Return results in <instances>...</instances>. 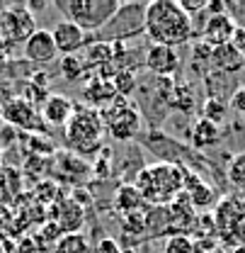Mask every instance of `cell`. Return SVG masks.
<instances>
[{"label": "cell", "instance_id": "1", "mask_svg": "<svg viewBox=\"0 0 245 253\" xmlns=\"http://www.w3.org/2000/svg\"><path fill=\"white\" fill-rule=\"evenodd\" d=\"M146 39L160 46H182L194 39L192 17L177 0H153L146 5Z\"/></svg>", "mask_w": 245, "mask_h": 253}, {"label": "cell", "instance_id": "2", "mask_svg": "<svg viewBox=\"0 0 245 253\" xmlns=\"http://www.w3.org/2000/svg\"><path fill=\"white\" fill-rule=\"evenodd\" d=\"M184 178H187V170L182 166H175V163H155L143 168L139 175H136V183L134 188L139 190V195L146 200V202H168L177 195L184 192Z\"/></svg>", "mask_w": 245, "mask_h": 253}, {"label": "cell", "instance_id": "3", "mask_svg": "<svg viewBox=\"0 0 245 253\" xmlns=\"http://www.w3.org/2000/svg\"><path fill=\"white\" fill-rule=\"evenodd\" d=\"M146 5L148 2H119L117 12L109 17V22L100 32H95L97 42H134L146 37Z\"/></svg>", "mask_w": 245, "mask_h": 253}, {"label": "cell", "instance_id": "4", "mask_svg": "<svg viewBox=\"0 0 245 253\" xmlns=\"http://www.w3.org/2000/svg\"><path fill=\"white\" fill-rule=\"evenodd\" d=\"M105 134V125L100 110L88 105H75L73 117L66 125V144L75 154H92L100 151V139Z\"/></svg>", "mask_w": 245, "mask_h": 253}, {"label": "cell", "instance_id": "5", "mask_svg": "<svg viewBox=\"0 0 245 253\" xmlns=\"http://www.w3.org/2000/svg\"><path fill=\"white\" fill-rule=\"evenodd\" d=\"M119 0H56V10L66 22L78 25L88 34L100 32L117 12Z\"/></svg>", "mask_w": 245, "mask_h": 253}, {"label": "cell", "instance_id": "6", "mask_svg": "<svg viewBox=\"0 0 245 253\" xmlns=\"http://www.w3.org/2000/svg\"><path fill=\"white\" fill-rule=\"evenodd\" d=\"M100 117H102L105 131L112 139H117V141H129V139H136L139 136L141 110H139V105L131 97L117 95L107 107L100 110Z\"/></svg>", "mask_w": 245, "mask_h": 253}, {"label": "cell", "instance_id": "7", "mask_svg": "<svg viewBox=\"0 0 245 253\" xmlns=\"http://www.w3.org/2000/svg\"><path fill=\"white\" fill-rule=\"evenodd\" d=\"M34 32H36L34 15L25 7V2L0 10V37H5L10 42H20V39L27 42Z\"/></svg>", "mask_w": 245, "mask_h": 253}, {"label": "cell", "instance_id": "8", "mask_svg": "<svg viewBox=\"0 0 245 253\" xmlns=\"http://www.w3.org/2000/svg\"><path fill=\"white\" fill-rule=\"evenodd\" d=\"M2 117H5L7 125L27 129V131H46L44 117L39 115V110L32 105L30 100H25V97L10 100V102L2 107Z\"/></svg>", "mask_w": 245, "mask_h": 253}, {"label": "cell", "instance_id": "9", "mask_svg": "<svg viewBox=\"0 0 245 253\" xmlns=\"http://www.w3.org/2000/svg\"><path fill=\"white\" fill-rule=\"evenodd\" d=\"M180 54L177 49L173 46H160V44H148V51H146V71L151 76H158V78H173L177 76L180 71Z\"/></svg>", "mask_w": 245, "mask_h": 253}, {"label": "cell", "instance_id": "10", "mask_svg": "<svg viewBox=\"0 0 245 253\" xmlns=\"http://www.w3.org/2000/svg\"><path fill=\"white\" fill-rule=\"evenodd\" d=\"M51 37H54V44H56L59 54H63V56L78 54V51H83L88 44L95 42V34H88L85 30H80L78 25L66 22V20H61V22L51 30Z\"/></svg>", "mask_w": 245, "mask_h": 253}, {"label": "cell", "instance_id": "11", "mask_svg": "<svg viewBox=\"0 0 245 253\" xmlns=\"http://www.w3.org/2000/svg\"><path fill=\"white\" fill-rule=\"evenodd\" d=\"M59 56L51 30H36L25 42V59L30 63H51Z\"/></svg>", "mask_w": 245, "mask_h": 253}, {"label": "cell", "instance_id": "12", "mask_svg": "<svg viewBox=\"0 0 245 253\" xmlns=\"http://www.w3.org/2000/svg\"><path fill=\"white\" fill-rule=\"evenodd\" d=\"M236 20L226 12V15H214V17H209L207 20V25H204V30L199 34V39L202 42H207L211 49L216 46H223V44H231V37H233V32H236Z\"/></svg>", "mask_w": 245, "mask_h": 253}, {"label": "cell", "instance_id": "13", "mask_svg": "<svg viewBox=\"0 0 245 253\" xmlns=\"http://www.w3.org/2000/svg\"><path fill=\"white\" fill-rule=\"evenodd\" d=\"M73 110H75V105H73V100H70L68 95L54 93L44 100L41 117H44L46 125H54V126L68 125V120L73 117Z\"/></svg>", "mask_w": 245, "mask_h": 253}, {"label": "cell", "instance_id": "14", "mask_svg": "<svg viewBox=\"0 0 245 253\" xmlns=\"http://www.w3.org/2000/svg\"><path fill=\"white\" fill-rule=\"evenodd\" d=\"M243 68H245V54H241L233 44L216 46L214 51H211V71L233 76V73H238Z\"/></svg>", "mask_w": 245, "mask_h": 253}, {"label": "cell", "instance_id": "15", "mask_svg": "<svg viewBox=\"0 0 245 253\" xmlns=\"http://www.w3.org/2000/svg\"><path fill=\"white\" fill-rule=\"evenodd\" d=\"M83 97H85V105H88V107H95V110H97V105H100V107H107V105L117 97V93H114V88H112V81L95 76V78L88 81V85H85V90H83Z\"/></svg>", "mask_w": 245, "mask_h": 253}, {"label": "cell", "instance_id": "16", "mask_svg": "<svg viewBox=\"0 0 245 253\" xmlns=\"http://www.w3.org/2000/svg\"><path fill=\"white\" fill-rule=\"evenodd\" d=\"M218 141H221V126L218 125L204 120V117H199L192 125V146L194 149H199V151L202 149H211Z\"/></svg>", "mask_w": 245, "mask_h": 253}, {"label": "cell", "instance_id": "17", "mask_svg": "<svg viewBox=\"0 0 245 253\" xmlns=\"http://www.w3.org/2000/svg\"><path fill=\"white\" fill-rule=\"evenodd\" d=\"M194 107H197L194 85L189 81H175L170 90V110H180L184 115H189Z\"/></svg>", "mask_w": 245, "mask_h": 253}, {"label": "cell", "instance_id": "18", "mask_svg": "<svg viewBox=\"0 0 245 253\" xmlns=\"http://www.w3.org/2000/svg\"><path fill=\"white\" fill-rule=\"evenodd\" d=\"M83 59H85V63H88V68H105V66H109L112 63V59H114V46L112 44H107V42H92V44H88L85 49H83V54H80Z\"/></svg>", "mask_w": 245, "mask_h": 253}, {"label": "cell", "instance_id": "19", "mask_svg": "<svg viewBox=\"0 0 245 253\" xmlns=\"http://www.w3.org/2000/svg\"><path fill=\"white\" fill-rule=\"evenodd\" d=\"M54 253H90V241L85 239V234L75 231V234H63L56 241Z\"/></svg>", "mask_w": 245, "mask_h": 253}, {"label": "cell", "instance_id": "20", "mask_svg": "<svg viewBox=\"0 0 245 253\" xmlns=\"http://www.w3.org/2000/svg\"><path fill=\"white\" fill-rule=\"evenodd\" d=\"M211 46L207 44V42H194V46H192V61L189 66L199 73V76H207V73H211Z\"/></svg>", "mask_w": 245, "mask_h": 253}, {"label": "cell", "instance_id": "21", "mask_svg": "<svg viewBox=\"0 0 245 253\" xmlns=\"http://www.w3.org/2000/svg\"><path fill=\"white\" fill-rule=\"evenodd\" d=\"M59 71H61V76L66 81H80L90 68H88V63H85V59L80 54H70V56H63L61 59Z\"/></svg>", "mask_w": 245, "mask_h": 253}, {"label": "cell", "instance_id": "22", "mask_svg": "<svg viewBox=\"0 0 245 253\" xmlns=\"http://www.w3.org/2000/svg\"><path fill=\"white\" fill-rule=\"evenodd\" d=\"M112 88H114V93L122 95V97L134 95L136 93V88H139V73H131V71H117L114 78H112Z\"/></svg>", "mask_w": 245, "mask_h": 253}, {"label": "cell", "instance_id": "23", "mask_svg": "<svg viewBox=\"0 0 245 253\" xmlns=\"http://www.w3.org/2000/svg\"><path fill=\"white\" fill-rule=\"evenodd\" d=\"M226 112H228V102L226 100H216V97H207L204 105H202V117L214 122L221 126V122L226 120Z\"/></svg>", "mask_w": 245, "mask_h": 253}, {"label": "cell", "instance_id": "24", "mask_svg": "<svg viewBox=\"0 0 245 253\" xmlns=\"http://www.w3.org/2000/svg\"><path fill=\"white\" fill-rule=\"evenodd\" d=\"M117 207L119 210H126V212H134L136 207H141L146 200L139 195V190L134 188V185H124L122 190H119V195H117Z\"/></svg>", "mask_w": 245, "mask_h": 253}, {"label": "cell", "instance_id": "25", "mask_svg": "<svg viewBox=\"0 0 245 253\" xmlns=\"http://www.w3.org/2000/svg\"><path fill=\"white\" fill-rule=\"evenodd\" d=\"M163 253H197V244L187 234H173L165 241V251Z\"/></svg>", "mask_w": 245, "mask_h": 253}, {"label": "cell", "instance_id": "26", "mask_svg": "<svg viewBox=\"0 0 245 253\" xmlns=\"http://www.w3.org/2000/svg\"><path fill=\"white\" fill-rule=\"evenodd\" d=\"M228 180H231V185H236V188H245V151L243 154H236V156L231 158V163H228Z\"/></svg>", "mask_w": 245, "mask_h": 253}, {"label": "cell", "instance_id": "27", "mask_svg": "<svg viewBox=\"0 0 245 253\" xmlns=\"http://www.w3.org/2000/svg\"><path fill=\"white\" fill-rule=\"evenodd\" d=\"M177 5L182 7L189 17H194V15H199V12L207 10V0H177Z\"/></svg>", "mask_w": 245, "mask_h": 253}, {"label": "cell", "instance_id": "28", "mask_svg": "<svg viewBox=\"0 0 245 253\" xmlns=\"http://www.w3.org/2000/svg\"><path fill=\"white\" fill-rule=\"evenodd\" d=\"M231 44H233L241 54H245V27L243 25H238V27H236L233 37H231Z\"/></svg>", "mask_w": 245, "mask_h": 253}, {"label": "cell", "instance_id": "29", "mask_svg": "<svg viewBox=\"0 0 245 253\" xmlns=\"http://www.w3.org/2000/svg\"><path fill=\"white\" fill-rule=\"evenodd\" d=\"M97 253H124V251L117 246L114 239H102V241L97 244Z\"/></svg>", "mask_w": 245, "mask_h": 253}, {"label": "cell", "instance_id": "30", "mask_svg": "<svg viewBox=\"0 0 245 253\" xmlns=\"http://www.w3.org/2000/svg\"><path fill=\"white\" fill-rule=\"evenodd\" d=\"M233 253H245V244H243V246H238V249H236Z\"/></svg>", "mask_w": 245, "mask_h": 253}]
</instances>
